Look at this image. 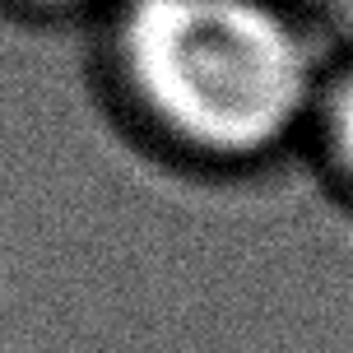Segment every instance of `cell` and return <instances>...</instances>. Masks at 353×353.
<instances>
[{"instance_id":"3","label":"cell","mask_w":353,"mask_h":353,"mask_svg":"<svg viewBox=\"0 0 353 353\" xmlns=\"http://www.w3.org/2000/svg\"><path fill=\"white\" fill-rule=\"evenodd\" d=\"M52 5H61V0H52Z\"/></svg>"},{"instance_id":"1","label":"cell","mask_w":353,"mask_h":353,"mask_svg":"<svg viewBox=\"0 0 353 353\" xmlns=\"http://www.w3.org/2000/svg\"><path fill=\"white\" fill-rule=\"evenodd\" d=\"M121 56L159 121L223 154L279 140L307 103V52L261 0H135Z\"/></svg>"},{"instance_id":"2","label":"cell","mask_w":353,"mask_h":353,"mask_svg":"<svg viewBox=\"0 0 353 353\" xmlns=\"http://www.w3.org/2000/svg\"><path fill=\"white\" fill-rule=\"evenodd\" d=\"M335 135H339V149H344V159L353 168V84L344 88V98L335 103Z\"/></svg>"}]
</instances>
